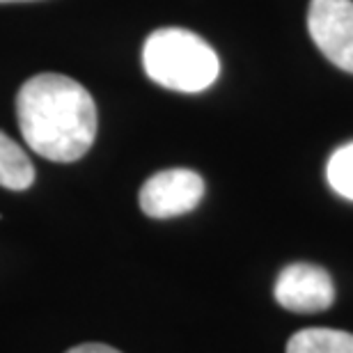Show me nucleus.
<instances>
[{
    "mask_svg": "<svg viewBox=\"0 0 353 353\" xmlns=\"http://www.w3.org/2000/svg\"><path fill=\"white\" fill-rule=\"evenodd\" d=\"M17 119L26 145L55 163L88 154L97 138V105L79 81L62 74H37L17 94Z\"/></svg>",
    "mask_w": 353,
    "mask_h": 353,
    "instance_id": "obj_1",
    "label": "nucleus"
},
{
    "mask_svg": "<svg viewBox=\"0 0 353 353\" xmlns=\"http://www.w3.org/2000/svg\"><path fill=\"white\" fill-rule=\"evenodd\" d=\"M145 74L161 88L202 92L221 74V60L200 34L183 28H161L143 46Z\"/></svg>",
    "mask_w": 353,
    "mask_h": 353,
    "instance_id": "obj_2",
    "label": "nucleus"
},
{
    "mask_svg": "<svg viewBox=\"0 0 353 353\" xmlns=\"http://www.w3.org/2000/svg\"><path fill=\"white\" fill-rule=\"evenodd\" d=\"M204 197V179L188 168H172L152 174L140 188V209L145 216L165 221L193 211Z\"/></svg>",
    "mask_w": 353,
    "mask_h": 353,
    "instance_id": "obj_3",
    "label": "nucleus"
},
{
    "mask_svg": "<svg viewBox=\"0 0 353 353\" xmlns=\"http://www.w3.org/2000/svg\"><path fill=\"white\" fill-rule=\"evenodd\" d=\"M307 28L316 48L353 74V0H310Z\"/></svg>",
    "mask_w": 353,
    "mask_h": 353,
    "instance_id": "obj_4",
    "label": "nucleus"
},
{
    "mask_svg": "<svg viewBox=\"0 0 353 353\" xmlns=\"http://www.w3.org/2000/svg\"><path fill=\"white\" fill-rule=\"evenodd\" d=\"M275 301L296 314H316L335 303V285L326 268L316 264H289L275 280Z\"/></svg>",
    "mask_w": 353,
    "mask_h": 353,
    "instance_id": "obj_5",
    "label": "nucleus"
},
{
    "mask_svg": "<svg viewBox=\"0 0 353 353\" xmlns=\"http://www.w3.org/2000/svg\"><path fill=\"white\" fill-rule=\"evenodd\" d=\"M34 181V165L28 154L0 131V186L7 190H26Z\"/></svg>",
    "mask_w": 353,
    "mask_h": 353,
    "instance_id": "obj_6",
    "label": "nucleus"
},
{
    "mask_svg": "<svg viewBox=\"0 0 353 353\" xmlns=\"http://www.w3.org/2000/svg\"><path fill=\"white\" fill-rule=\"evenodd\" d=\"M287 353H353V335L335 328H303L289 337Z\"/></svg>",
    "mask_w": 353,
    "mask_h": 353,
    "instance_id": "obj_7",
    "label": "nucleus"
},
{
    "mask_svg": "<svg viewBox=\"0 0 353 353\" xmlns=\"http://www.w3.org/2000/svg\"><path fill=\"white\" fill-rule=\"evenodd\" d=\"M328 181L335 193L353 200V143L342 145L328 161Z\"/></svg>",
    "mask_w": 353,
    "mask_h": 353,
    "instance_id": "obj_8",
    "label": "nucleus"
},
{
    "mask_svg": "<svg viewBox=\"0 0 353 353\" xmlns=\"http://www.w3.org/2000/svg\"><path fill=\"white\" fill-rule=\"evenodd\" d=\"M65 353H122V351H117V349H112V347H105V344H81V347H74V349H69Z\"/></svg>",
    "mask_w": 353,
    "mask_h": 353,
    "instance_id": "obj_9",
    "label": "nucleus"
},
{
    "mask_svg": "<svg viewBox=\"0 0 353 353\" xmlns=\"http://www.w3.org/2000/svg\"><path fill=\"white\" fill-rule=\"evenodd\" d=\"M0 3H28V0H0Z\"/></svg>",
    "mask_w": 353,
    "mask_h": 353,
    "instance_id": "obj_10",
    "label": "nucleus"
}]
</instances>
